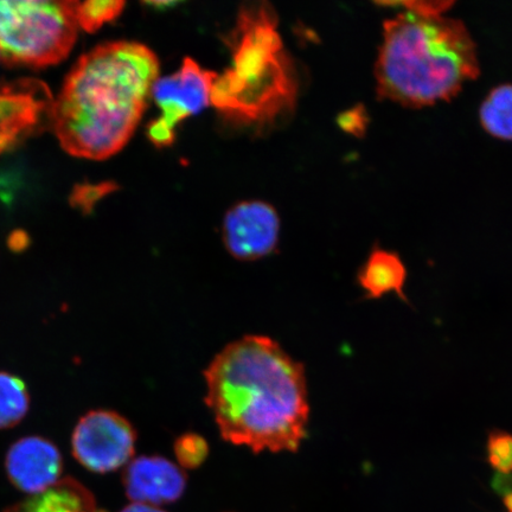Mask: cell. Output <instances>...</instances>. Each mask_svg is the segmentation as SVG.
<instances>
[{
    "mask_svg": "<svg viewBox=\"0 0 512 512\" xmlns=\"http://www.w3.org/2000/svg\"><path fill=\"white\" fill-rule=\"evenodd\" d=\"M125 8L124 2L114 0H91V2H74L76 22L88 32L99 30L102 25L113 21Z\"/></svg>",
    "mask_w": 512,
    "mask_h": 512,
    "instance_id": "cell-16",
    "label": "cell"
},
{
    "mask_svg": "<svg viewBox=\"0 0 512 512\" xmlns=\"http://www.w3.org/2000/svg\"><path fill=\"white\" fill-rule=\"evenodd\" d=\"M137 432L117 412L91 411L83 415L72 434V453L88 471L105 475L126 465L136 451Z\"/></svg>",
    "mask_w": 512,
    "mask_h": 512,
    "instance_id": "cell-7",
    "label": "cell"
},
{
    "mask_svg": "<svg viewBox=\"0 0 512 512\" xmlns=\"http://www.w3.org/2000/svg\"><path fill=\"white\" fill-rule=\"evenodd\" d=\"M78 28L74 2L0 0V51L8 62L37 68L60 63Z\"/></svg>",
    "mask_w": 512,
    "mask_h": 512,
    "instance_id": "cell-5",
    "label": "cell"
},
{
    "mask_svg": "<svg viewBox=\"0 0 512 512\" xmlns=\"http://www.w3.org/2000/svg\"><path fill=\"white\" fill-rule=\"evenodd\" d=\"M4 512H106L98 508L91 491L73 478H63L53 488Z\"/></svg>",
    "mask_w": 512,
    "mask_h": 512,
    "instance_id": "cell-13",
    "label": "cell"
},
{
    "mask_svg": "<svg viewBox=\"0 0 512 512\" xmlns=\"http://www.w3.org/2000/svg\"><path fill=\"white\" fill-rule=\"evenodd\" d=\"M486 459L497 473H512V434L502 430L489 432Z\"/></svg>",
    "mask_w": 512,
    "mask_h": 512,
    "instance_id": "cell-18",
    "label": "cell"
},
{
    "mask_svg": "<svg viewBox=\"0 0 512 512\" xmlns=\"http://www.w3.org/2000/svg\"><path fill=\"white\" fill-rule=\"evenodd\" d=\"M407 268L398 253L375 248L357 273V283L367 299H381L394 293L409 305L405 293Z\"/></svg>",
    "mask_w": 512,
    "mask_h": 512,
    "instance_id": "cell-12",
    "label": "cell"
},
{
    "mask_svg": "<svg viewBox=\"0 0 512 512\" xmlns=\"http://www.w3.org/2000/svg\"><path fill=\"white\" fill-rule=\"evenodd\" d=\"M479 72L476 43L459 19L405 10L384 22L375 64L380 99L430 106L456 96Z\"/></svg>",
    "mask_w": 512,
    "mask_h": 512,
    "instance_id": "cell-3",
    "label": "cell"
},
{
    "mask_svg": "<svg viewBox=\"0 0 512 512\" xmlns=\"http://www.w3.org/2000/svg\"><path fill=\"white\" fill-rule=\"evenodd\" d=\"M405 10L415 12L422 16H444L445 12L454 5L453 2L445 0H418V2L400 3Z\"/></svg>",
    "mask_w": 512,
    "mask_h": 512,
    "instance_id": "cell-19",
    "label": "cell"
},
{
    "mask_svg": "<svg viewBox=\"0 0 512 512\" xmlns=\"http://www.w3.org/2000/svg\"><path fill=\"white\" fill-rule=\"evenodd\" d=\"M280 219L271 204L243 201L228 210L223 220V242L233 258L255 261L278 246Z\"/></svg>",
    "mask_w": 512,
    "mask_h": 512,
    "instance_id": "cell-8",
    "label": "cell"
},
{
    "mask_svg": "<svg viewBox=\"0 0 512 512\" xmlns=\"http://www.w3.org/2000/svg\"><path fill=\"white\" fill-rule=\"evenodd\" d=\"M155 53L136 42H112L83 55L53 105L50 124L64 150L102 160L131 139L158 79Z\"/></svg>",
    "mask_w": 512,
    "mask_h": 512,
    "instance_id": "cell-2",
    "label": "cell"
},
{
    "mask_svg": "<svg viewBox=\"0 0 512 512\" xmlns=\"http://www.w3.org/2000/svg\"><path fill=\"white\" fill-rule=\"evenodd\" d=\"M343 130L352 134H360L366 127V120H364V113L361 112L360 108L357 110L344 113L341 121H339Z\"/></svg>",
    "mask_w": 512,
    "mask_h": 512,
    "instance_id": "cell-20",
    "label": "cell"
},
{
    "mask_svg": "<svg viewBox=\"0 0 512 512\" xmlns=\"http://www.w3.org/2000/svg\"><path fill=\"white\" fill-rule=\"evenodd\" d=\"M174 451L179 467L183 470H195L206 462L210 448L202 435L189 432L179 435Z\"/></svg>",
    "mask_w": 512,
    "mask_h": 512,
    "instance_id": "cell-17",
    "label": "cell"
},
{
    "mask_svg": "<svg viewBox=\"0 0 512 512\" xmlns=\"http://www.w3.org/2000/svg\"><path fill=\"white\" fill-rule=\"evenodd\" d=\"M277 27V15L267 3L239 11L228 41L232 64L215 75L210 96V106L235 123L272 124L296 104V69Z\"/></svg>",
    "mask_w": 512,
    "mask_h": 512,
    "instance_id": "cell-4",
    "label": "cell"
},
{
    "mask_svg": "<svg viewBox=\"0 0 512 512\" xmlns=\"http://www.w3.org/2000/svg\"><path fill=\"white\" fill-rule=\"evenodd\" d=\"M503 503L505 509H507V512H512V491L503 496Z\"/></svg>",
    "mask_w": 512,
    "mask_h": 512,
    "instance_id": "cell-22",
    "label": "cell"
},
{
    "mask_svg": "<svg viewBox=\"0 0 512 512\" xmlns=\"http://www.w3.org/2000/svg\"><path fill=\"white\" fill-rule=\"evenodd\" d=\"M222 438L255 453L297 452L310 418L305 368L266 336L230 343L204 371Z\"/></svg>",
    "mask_w": 512,
    "mask_h": 512,
    "instance_id": "cell-1",
    "label": "cell"
},
{
    "mask_svg": "<svg viewBox=\"0 0 512 512\" xmlns=\"http://www.w3.org/2000/svg\"><path fill=\"white\" fill-rule=\"evenodd\" d=\"M5 470L15 488L35 496L60 482L63 458L53 441L30 435L10 446Z\"/></svg>",
    "mask_w": 512,
    "mask_h": 512,
    "instance_id": "cell-10",
    "label": "cell"
},
{
    "mask_svg": "<svg viewBox=\"0 0 512 512\" xmlns=\"http://www.w3.org/2000/svg\"><path fill=\"white\" fill-rule=\"evenodd\" d=\"M53 98L36 80L0 82V155L51 121Z\"/></svg>",
    "mask_w": 512,
    "mask_h": 512,
    "instance_id": "cell-9",
    "label": "cell"
},
{
    "mask_svg": "<svg viewBox=\"0 0 512 512\" xmlns=\"http://www.w3.org/2000/svg\"><path fill=\"white\" fill-rule=\"evenodd\" d=\"M120 512H165L160 510L157 507H152V505L140 504V503H132L127 505V507Z\"/></svg>",
    "mask_w": 512,
    "mask_h": 512,
    "instance_id": "cell-21",
    "label": "cell"
},
{
    "mask_svg": "<svg viewBox=\"0 0 512 512\" xmlns=\"http://www.w3.org/2000/svg\"><path fill=\"white\" fill-rule=\"evenodd\" d=\"M126 496L133 503L159 505L175 503L187 488L182 467L159 456H142L132 460L123 476Z\"/></svg>",
    "mask_w": 512,
    "mask_h": 512,
    "instance_id": "cell-11",
    "label": "cell"
},
{
    "mask_svg": "<svg viewBox=\"0 0 512 512\" xmlns=\"http://www.w3.org/2000/svg\"><path fill=\"white\" fill-rule=\"evenodd\" d=\"M30 409L27 384L14 374L0 371V431L14 428Z\"/></svg>",
    "mask_w": 512,
    "mask_h": 512,
    "instance_id": "cell-15",
    "label": "cell"
},
{
    "mask_svg": "<svg viewBox=\"0 0 512 512\" xmlns=\"http://www.w3.org/2000/svg\"><path fill=\"white\" fill-rule=\"evenodd\" d=\"M215 75L187 57L177 73L156 80L151 95L163 115L147 128V136L153 144L158 147L171 145L176 126L210 106Z\"/></svg>",
    "mask_w": 512,
    "mask_h": 512,
    "instance_id": "cell-6",
    "label": "cell"
},
{
    "mask_svg": "<svg viewBox=\"0 0 512 512\" xmlns=\"http://www.w3.org/2000/svg\"><path fill=\"white\" fill-rule=\"evenodd\" d=\"M479 119L491 136L512 142V85L492 89L480 106Z\"/></svg>",
    "mask_w": 512,
    "mask_h": 512,
    "instance_id": "cell-14",
    "label": "cell"
}]
</instances>
